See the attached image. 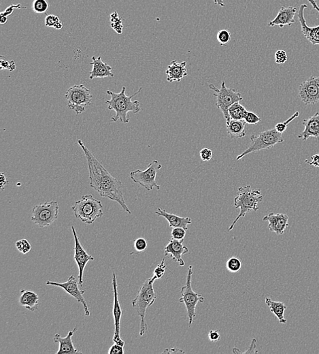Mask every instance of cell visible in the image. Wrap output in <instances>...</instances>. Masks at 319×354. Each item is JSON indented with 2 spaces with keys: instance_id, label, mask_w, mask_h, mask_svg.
I'll list each match as a JSON object with an SVG mask.
<instances>
[{
  "instance_id": "cb8c5ba5",
  "label": "cell",
  "mask_w": 319,
  "mask_h": 354,
  "mask_svg": "<svg viewBox=\"0 0 319 354\" xmlns=\"http://www.w3.org/2000/svg\"><path fill=\"white\" fill-rule=\"evenodd\" d=\"M155 213L160 217L165 218L169 223L170 226L173 227V228L174 227H183L187 230L188 229L187 225L192 223V220L190 217H180V216L175 215L171 212H167L166 209H162L161 208H158Z\"/></svg>"
},
{
  "instance_id": "6da1fadb",
  "label": "cell",
  "mask_w": 319,
  "mask_h": 354,
  "mask_svg": "<svg viewBox=\"0 0 319 354\" xmlns=\"http://www.w3.org/2000/svg\"><path fill=\"white\" fill-rule=\"evenodd\" d=\"M78 144L83 149L87 158L90 186L97 191L101 196L118 202L127 213L131 215V210L128 208L124 199L122 182L112 177L81 140H78Z\"/></svg>"
},
{
  "instance_id": "8992f818",
  "label": "cell",
  "mask_w": 319,
  "mask_h": 354,
  "mask_svg": "<svg viewBox=\"0 0 319 354\" xmlns=\"http://www.w3.org/2000/svg\"><path fill=\"white\" fill-rule=\"evenodd\" d=\"M251 143L245 151L237 156L236 160H242L244 157L252 153L258 152L265 149H270L275 145L284 142L282 134L278 133L274 128L265 130L257 135H252Z\"/></svg>"
},
{
  "instance_id": "4316f807",
  "label": "cell",
  "mask_w": 319,
  "mask_h": 354,
  "mask_svg": "<svg viewBox=\"0 0 319 354\" xmlns=\"http://www.w3.org/2000/svg\"><path fill=\"white\" fill-rule=\"evenodd\" d=\"M265 304L270 308V311L274 313L275 316L278 319L280 323H286V319L284 318V313L286 309V305L282 302L274 301L270 298H265Z\"/></svg>"
},
{
  "instance_id": "ffe728a7",
  "label": "cell",
  "mask_w": 319,
  "mask_h": 354,
  "mask_svg": "<svg viewBox=\"0 0 319 354\" xmlns=\"http://www.w3.org/2000/svg\"><path fill=\"white\" fill-rule=\"evenodd\" d=\"M303 125L304 126V130L298 135V139L305 142L310 138H315L319 142V112L303 120Z\"/></svg>"
},
{
  "instance_id": "60d3db41",
  "label": "cell",
  "mask_w": 319,
  "mask_h": 354,
  "mask_svg": "<svg viewBox=\"0 0 319 354\" xmlns=\"http://www.w3.org/2000/svg\"><path fill=\"white\" fill-rule=\"evenodd\" d=\"M200 158L204 162H209L213 158V153L211 149L208 148L202 149L200 152Z\"/></svg>"
},
{
  "instance_id": "681fc988",
  "label": "cell",
  "mask_w": 319,
  "mask_h": 354,
  "mask_svg": "<svg viewBox=\"0 0 319 354\" xmlns=\"http://www.w3.org/2000/svg\"><path fill=\"white\" fill-rule=\"evenodd\" d=\"M214 2H215V4L216 5L219 6V7H225V3L224 2H223V0H214Z\"/></svg>"
},
{
  "instance_id": "7a4b0ae2",
  "label": "cell",
  "mask_w": 319,
  "mask_h": 354,
  "mask_svg": "<svg viewBox=\"0 0 319 354\" xmlns=\"http://www.w3.org/2000/svg\"><path fill=\"white\" fill-rule=\"evenodd\" d=\"M142 87L139 88L138 91L131 96L126 95V87H122L120 93H114L113 91L108 90L107 94L110 95L111 98L106 100V104H108V109L114 110L115 115L112 116V122H121L122 123L128 124L129 118L127 114L129 112L133 113H139L141 110L140 102L139 101H132V98L135 95L138 94L142 91Z\"/></svg>"
},
{
  "instance_id": "9c48e42d",
  "label": "cell",
  "mask_w": 319,
  "mask_h": 354,
  "mask_svg": "<svg viewBox=\"0 0 319 354\" xmlns=\"http://www.w3.org/2000/svg\"><path fill=\"white\" fill-rule=\"evenodd\" d=\"M209 87L213 90L214 95L217 97L216 105L217 108L222 112L226 122L230 120L228 114L229 108L234 103L243 100L241 93L232 88L227 87L224 80L221 83L220 89H218L213 84H210Z\"/></svg>"
},
{
  "instance_id": "3957f363",
  "label": "cell",
  "mask_w": 319,
  "mask_h": 354,
  "mask_svg": "<svg viewBox=\"0 0 319 354\" xmlns=\"http://www.w3.org/2000/svg\"><path fill=\"white\" fill-rule=\"evenodd\" d=\"M156 280L153 276L147 279L139 288L136 297L133 300L132 307L140 317V326H139V335L143 336L148 330L146 322V310L148 307L153 305L155 302L156 296L154 292L153 284Z\"/></svg>"
},
{
  "instance_id": "7bdbcfd3",
  "label": "cell",
  "mask_w": 319,
  "mask_h": 354,
  "mask_svg": "<svg viewBox=\"0 0 319 354\" xmlns=\"http://www.w3.org/2000/svg\"><path fill=\"white\" fill-rule=\"evenodd\" d=\"M208 338L212 342H217L221 340L220 333L218 330H210L208 332Z\"/></svg>"
},
{
  "instance_id": "52a82bcc",
  "label": "cell",
  "mask_w": 319,
  "mask_h": 354,
  "mask_svg": "<svg viewBox=\"0 0 319 354\" xmlns=\"http://www.w3.org/2000/svg\"><path fill=\"white\" fill-rule=\"evenodd\" d=\"M65 97L68 101L69 108L74 110L76 115L85 112L87 107L93 102L90 89L84 85H76L67 89Z\"/></svg>"
},
{
  "instance_id": "f907efd6",
  "label": "cell",
  "mask_w": 319,
  "mask_h": 354,
  "mask_svg": "<svg viewBox=\"0 0 319 354\" xmlns=\"http://www.w3.org/2000/svg\"></svg>"
},
{
  "instance_id": "836d02e7",
  "label": "cell",
  "mask_w": 319,
  "mask_h": 354,
  "mask_svg": "<svg viewBox=\"0 0 319 354\" xmlns=\"http://www.w3.org/2000/svg\"><path fill=\"white\" fill-rule=\"evenodd\" d=\"M232 38L230 32L227 30H221L218 32L217 35V39L218 43L220 44V45L223 46L227 45Z\"/></svg>"
},
{
  "instance_id": "484cf974",
  "label": "cell",
  "mask_w": 319,
  "mask_h": 354,
  "mask_svg": "<svg viewBox=\"0 0 319 354\" xmlns=\"http://www.w3.org/2000/svg\"><path fill=\"white\" fill-rule=\"evenodd\" d=\"M227 133L233 139H242L246 136L244 120H229L226 122Z\"/></svg>"
},
{
  "instance_id": "30bf717a",
  "label": "cell",
  "mask_w": 319,
  "mask_h": 354,
  "mask_svg": "<svg viewBox=\"0 0 319 354\" xmlns=\"http://www.w3.org/2000/svg\"><path fill=\"white\" fill-rule=\"evenodd\" d=\"M59 210L57 201L37 204L32 210V221L41 227L49 226L58 218Z\"/></svg>"
},
{
  "instance_id": "bcb514c9",
  "label": "cell",
  "mask_w": 319,
  "mask_h": 354,
  "mask_svg": "<svg viewBox=\"0 0 319 354\" xmlns=\"http://www.w3.org/2000/svg\"><path fill=\"white\" fill-rule=\"evenodd\" d=\"M0 181H1V187L2 191L5 190V187L7 186L8 183H9V181L7 180V177L5 174L2 173L0 174Z\"/></svg>"
},
{
  "instance_id": "4dcf8cb0",
  "label": "cell",
  "mask_w": 319,
  "mask_h": 354,
  "mask_svg": "<svg viewBox=\"0 0 319 354\" xmlns=\"http://www.w3.org/2000/svg\"><path fill=\"white\" fill-rule=\"evenodd\" d=\"M45 26L49 28H54L56 30H61L63 28V24L60 19L53 15H47L46 17Z\"/></svg>"
},
{
  "instance_id": "f546056e",
  "label": "cell",
  "mask_w": 319,
  "mask_h": 354,
  "mask_svg": "<svg viewBox=\"0 0 319 354\" xmlns=\"http://www.w3.org/2000/svg\"><path fill=\"white\" fill-rule=\"evenodd\" d=\"M242 267V262L238 258L232 257L227 261L226 267L230 273H238Z\"/></svg>"
},
{
  "instance_id": "f35d334b",
  "label": "cell",
  "mask_w": 319,
  "mask_h": 354,
  "mask_svg": "<svg viewBox=\"0 0 319 354\" xmlns=\"http://www.w3.org/2000/svg\"><path fill=\"white\" fill-rule=\"evenodd\" d=\"M165 262L166 259L164 258V259L162 260L161 264L158 265L157 267H156V269H154L153 277L156 279H160L165 275L166 270Z\"/></svg>"
},
{
  "instance_id": "5bb4252c",
  "label": "cell",
  "mask_w": 319,
  "mask_h": 354,
  "mask_svg": "<svg viewBox=\"0 0 319 354\" xmlns=\"http://www.w3.org/2000/svg\"><path fill=\"white\" fill-rule=\"evenodd\" d=\"M112 288H113L114 296L112 313H113L114 324V332L112 340L114 343H117L124 347L125 345V342L121 338L122 309L119 300H118L117 282H116V274L114 273H113V277H112Z\"/></svg>"
},
{
  "instance_id": "f6af8a7d",
  "label": "cell",
  "mask_w": 319,
  "mask_h": 354,
  "mask_svg": "<svg viewBox=\"0 0 319 354\" xmlns=\"http://www.w3.org/2000/svg\"><path fill=\"white\" fill-rule=\"evenodd\" d=\"M256 345H257V340H256L255 338H254L253 340H252L251 346H250V347L248 348V349L247 351H244V352H242V353H258V351L257 349H256Z\"/></svg>"
},
{
  "instance_id": "ee69618b",
  "label": "cell",
  "mask_w": 319,
  "mask_h": 354,
  "mask_svg": "<svg viewBox=\"0 0 319 354\" xmlns=\"http://www.w3.org/2000/svg\"><path fill=\"white\" fill-rule=\"evenodd\" d=\"M311 162L308 160H305V163L308 164L309 165L314 166V167L319 168V154L313 155L311 157Z\"/></svg>"
},
{
  "instance_id": "b9f144b4",
  "label": "cell",
  "mask_w": 319,
  "mask_h": 354,
  "mask_svg": "<svg viewBox=\"0 0 319 354\" xmlns=\"http://www.w3.org/2000/svg\"><path fill=\"white\" fill-rule=\"evenodd\" d=\"M108 354H123L124 350L123 346L118 345L117 343H114L113 345L110 347L108 350Z\"/></svg>"
},
{
  "instance_id": "f1b7e54d",
  "label": "cell",
  "mask_w": 319,
  "mask_h": 354,
  "mask_svg": "<svg viewBox=\"0 0 319 354\" xmlns=\"http://www.w3.org/2000/svg\"><path fill=\"white\" fill-rule=\"evenodd\" d=\"M49 8V4L47 0H33L32 4V11L37 14H43L47 12Z\"/></svg>"
},
{
  "instance_id": "1f68e13d",
  "label": "cell",
  "mask_w": 319,
  "mask_h": 354,
  "mask_svg": "<svg viewBox=\"0 0 319 354\" xmlns=\"http://www.w3.org/2000/svg\"><path fill=\"white\" fill-rule=\"evenodd\" d=\"M147 248H148V243H147L146 239L143 238L135 239L133 241V248H134L135 252L131 253L130 254L133 255V254H141V253L144 252Z\"/></svg>"
},
{
  "instance_id": "c3c4849f",
  "label": "cell",
  "mask_w": 319,
  "mask_h": 354,
  "mask_svg": "<svg viewBox=\"0 0 319 354\" xmlns=\"http://www.w3.org/2000/svg\"><path fill=\"white\" fill-rule=\"evenodd\" d=\"M181 353V352H182V353H185L184 351H182V350L178 349V348H172V349H169V348H167V349H165V351L163 352L164 353Z\"/></svg>"
},
{
  "instance_id": "7c38bea8",
  "label": "cell",
  "mask_w": 319,
  "mask_h": 354,
  "mask_svg": "<svg viewBox=\"0 0 319 354\" xmlns=\"http://www.w3.org/2000/svg\"><path fill=\"white\" fill-rule=\"evenodd\" d=\"M298 94L305 105L319 103V76H311L301 83L298 89Z\"/></svg>"
},
{
  "instance_id": "ac0fdd59",
  "label": "cell",
  "mask_w": 319,
  "mask_h": 354,
  "mask_svg": "<svg viewBox=\"0 0 319 354\" xmlns=\"http://www.w3.org/2000/svg\"><path fill=\"white\" fill-rule=\"evenodd\" d=\"M263 221L268 222V228L277 235H282L288 226V216L284 213L271 212L263 218Z\"/></svg>"
},
{
  "instance_id": "603a6c76",
  "label": "cell",
  "mask_w": 319,
  "mask_h": 354,
  "mask_svg": "<svg viewBox=\"0 0 319 354\" xmlns=\"http://www.w3.org/2000/svg\"><path fill=\"white\" fill-rule=\"evenodd\" d=\"M166 74L167 75L166 79L170 83L180 82L183 78L188 76L187 62H179L177 60H173L168 66Z\"/></svg>"
},
{
  "instance_id": "e575fe53",
  "label": "cell",
  "mask_w": 319,
  "mask_h": 354,
  "mask_svg": "<svg viewBox=\"0 0 319 354\" xmlns=\"http://www.w3.org/2000/svg\"><path fill=\"white\" fill-rule=\"evenodd\" d=\"M299 115V112H298V111L297 112H295L291 117L288 118L285 122H282V123L277 124L276 126H275V129H276L278 133L283 134V133L286 131L288 124L291 123V122H293L295 118L298 117Z\"/></svg>"
},
{
  "instance_id": "d6a6232c",
  "label": "cell",
  "mask_w": 319,
  "mask_h": 354,
  "mask_svg": "<svg viewBox=\"0 0 319 354\" xmlns=\"http://www.w3.org/2000/svg\"><path fill=\"white\" fill-rule=\"evenodd\" d=\"M17 250L23 254H28L32 250V245L28 239H24L17 241L15 244Z\"/></svg>"
},
{
  "instance_id": "7402d4cb",
  "label": "cell",
  "mask_w": 319,
  "mask_h": 354,
  "mask_svg": "<svg viewBox=\"0 0 319 354\" xmlns=\"http://www.w3.org/2000/svg\"><path fill=\"white\" fill-rule=\"evenodd\" d=\"M77 331V328H74L73 330L70 331L66 337L62 338L60 334H56L53 338L55 342L58 343L59 347L57 354H76L83 353L81 351H78L74 347L72 342V336L74 332Z\"/></svg>"
},
{
  "instance_id": "d6986e66",
  "label": "cell",
  "mask_w": 319,
  "mask_h": 354,
  "mask_svg": "<svg viewBox=\"0 0 319 354\" xmlns=\"http://www.w3.org/2000/svg\"><path fill=\"white\" fill-rule=\"evenodd\" d=\"M307 8V6L304 4L300 6L298 11V19L300 22L301 32L305 38L312 45H319V26H307L304 18V10Z\"/></svg>"
},
{
  "instance_id": "9a60e30c",
  "label": "cell",
  "mask_w": 319,
  "mask_h": 354,
  "mask_svg": "<svg viewBox=\"0 0 319 354\" xmlns=\"http://www.w3.org/2000/svg\"><path fill=\"white\" fill-rule=\"evenodd\" d=\"M72 233H73L74 238V258L75 260L76 263L77 264L79 273H78V284L81 287L83 285V274L84 271L88 262L91 260H94V258L93 256L89 255L83 247L82 246L81 242H80L79 238H78L77 233H76L75 227L72 226Z\"/></svg>"
},
{
  "instance_id": "e0dca14e",
  "label": "cell",
  "mask_w": 319,
  "mask_h": 354,
  "mask_svg": "<svg viewBox=\"0 0 319 354\" xmlns=\"http://www.w3.org/2000/svg\"><path fill=\"white\" fill-rule=\"evenodd\" d=\"M297 9L294 7H282L279 10L278 15L272 21L268 23V26H279L280 28L284 26H291L295 24V17Z\"/></svg>"
},
{
  "instance_id": "d4e9b609",
  "label": "cell",
  "mask_w": 319,
  "mask_h": 354,
  "mask_svg": "<svg viewBox=\"0 0 319 354\" xmlns=\"http://www.w3.org/2000/svg\"><path fill=\"white\" fill-rule=\"evenodd\" d=\"M19 305L25 307L31 311L38 309L39 296L36 292L30 290H21V296L19 300Z\"/></svg>"
},
{
  "instance_id": "44dd1931",
  "label": "cell",
  "mask_w": 319,
  "mask_h": 354,
  "mask_svg": "<svg viewBox=\"0 0 319 354\" xmlns=\"http://www.w3.org/2000/svg\"><path fill=\"white\" fill-rule=\"evenodd\" d=\"M91 59H92V62L90 64L92 65L93 68L89 74V79L93 80L95 78L114 77V74L112 72V67L103 62L102 57L93 56Z\"/></svg>"
},
{
  "instance_id": "8fae6325",
  "label": "cell",
  "mask_w": 319,
  "mask_h": 354,
  "mask_svg": "<svg viewBox=\"0 0 319 354\" xmlns=\"http://www.w3.org/2000/svg\"><path fill=\"white\" fill-rule=\"evenodd\" d=\"M162 168V165L158 160H154L149 164L146 170H136L131 171L130 178L133 182L144 187L147 191H152L155 188L160 189V185L156 183V177L157 173Z\"/></svg>"
},
{
  "instance_id": "ab89813d",
  "label": "cell",
  "mask_w": 319,
  "mask_h": 354,
  "mask_svg": "<svg viewBox=\"0 0 319 354\" xmlns=\"http://www.w3.org/2000/svg\"><path fill=\"white\" fill-rule=\"evenodd\" d=\"M287 55L284 50H278L275 53V62L278 64H283L287 61Z\"/></svg>"
},
{
  "instance_id": "ba28073f",
  "label": "cell",
  "mask_w": 319,
  "mask_h": 354,
  "mask_svg": "<svg viewBox=\"0 0 319 354\" xmlns=\"http://www.w3.org/2000/svg\"><path fill=\"white\" fill-rule=\"evenodd\" d=\"M194 271L192 266H189L187 273L186 285L181 290V297L179 302L185 303L189 319V326H192L194 319L196 317V307L198 302H204L205 298L193 290L192 279Z\"/></svg>"
},
{
  "instance_id": "4fadbf2b",
  "label": "cell",
  "mask_w": 319,
  "mask_h": 354,
  "mask_svg": "<svg viewBox=\"0 0 319 354\" xmlns=\"http://www.w3.org/2000/svg\"><path fill=\"white\" fill-rule=\"evenodd\" d=\"M47 285L49 286H53L59 287L62 288L65 292L68 293L70 296L75 298L78 302H81L83 305L84 310H85V314L86 316H89L91 315L89 308H88L87 302L84 298L83 294H85V291L80 290L78 288V282L76 280V277L71 275L69 277L68 281L64 283L55 282V281H47Z\"/></svg>"
},
{
  "instance_id": "74e56055",
  "label": "cell",
  "mask_w": 319,
  "mask_h": 354,
  "mask_svg": "<svg viewBox=\"0 0 319 354\" xmlns=\"http://www.w3.org/2000/svg\"><path fill=\"white\" fill-rule=\"evenodd\" d=\"M110 21H111L112 22L111 26L112 28H113L118 34H121L123 26V24H122L121 19L118 17L117 13H116L115 17H113L111 15V16H110Z\"/></svg>"
},
{
  "instance_id": "2e32d148",
  "label": "cell",
  "mask_w": 319,
  "mask_h": 354,
  "mask_svg": "<svg viewBox=\"0 0 319 354\" xmlns=\"http://www.w3.org/2000/svg\"><path fill=\"white\" fill-rule=\"evenodd\" d=\"M183 241L184 240L178 241L171 238L164 248L165 256H170L172 260L179 263L181 267H184L185 265L183 256L189 253V249L183 245Z\"/></svg>"
},
{
  "instance_id": "83f0119b",
  "label": "cell",
  "mask_w": 319,
  "mask_h": 354,
  "mask_svg": "<svg viewBox=\"0 0 319 354\" xmlns=\"http://www.w3.org/2000/svg\"><path fill=\"white\" fill-rule=\"evenodd\" d=\"M247 112L245 107L240 104V102L234 103L229 108V119L234 120H244Z\"/></svg>"
},
{
  "instance_id": "277c9868",
  "label": "cell",
  "mask_w": 319,
  "mask_h": 354,
  "mask_svg": "<svg viewBox=\"0 0 319 354\" xmlns=\"http://www.w3.org/2000/svg\"><path fill=\"white\" fill-rule=\"evenodd\" d=\"M263 199L260 189H251L250 185L239 187L238 194L234 198V206L236 209L240 208V212L229 226L228 230L232 231L238 220L245 217L247 212L259 210L258 204L260 203Z\"/></svg>"
},
{
  "instance_id": "5b68a950",
  "label": "cell",
  "mask_w": 319,
  "mask_h": 354,
  "mask_svg": "<svg viewBox=\"0 0 319 354\" xmlns=\"http://www.w3.org/2000/svg\"><path fill=\"white\" fill-rule=\"evenodd\" d=\"M72 210L77 219L89 225L104 215L102 201L95 199L92 194L83 195L72 206Z\"/></svg>"
},
{
  "instance_id": "8d00e7d4",
  "label": "cell",
  "mask_w": 319,
  "mask_h": 354,
  "mask_svg": "<svg viewBox=\"0 0 319 354\" xmlns=\"http://www.w3.org/2000/svg\"><path fill=\"white\" fill-rule=\"evenodd\" d=\"M244 120L246 124H250V125H257V124L261 122V119L260 116H258L255 112L248 111Z\"/></svg>"
},
{
  "instance_id": "d590c367",
  "label": "cell",
  "mask_w": 319,
  "mask_h": 354,
  "mask_svg": "<svg viewBox=\"0 0 319 354\" xmlns=\"http://www.w3.org/2000/svg\"><path fill=\"white\" fill-rule=\"evenodd\" d=\"M187 229L183 227H174L172 229L171 237L172 238L176 239L178 241L184 240L185 236H186Z\"/></svg>"
},
{
  "instance_id": "7dc6e473",
  "label": "cell",
  "mask_w": 319,
  "mask_h": 354,
  "mask_svg": "<svg viewBox=\"0 0 319 354\" xmlns=\"http://www.w3.org/2000/svg\"><path fill=\"white\" fill-rule=\"evenodd\" d=\"M11 62H9V61H7V59H5V60L2 59L1 64H0L2 70H5V69L9 70L10 66H11Z\"/></svg>"
}]
</instances>
